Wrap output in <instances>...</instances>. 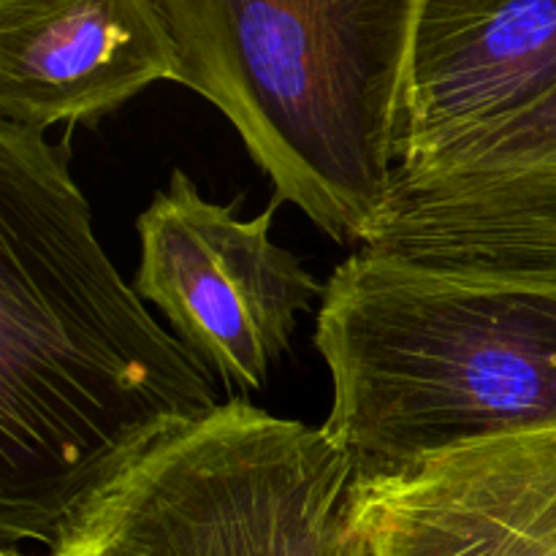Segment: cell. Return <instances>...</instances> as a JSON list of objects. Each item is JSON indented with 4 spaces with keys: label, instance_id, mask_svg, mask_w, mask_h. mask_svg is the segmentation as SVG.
Segmentation results:
<instances>
[{
    "label": "cell",
    "instance_id": "52a82bcc",
    "mask_svg": "<svg viewBox=\"0 0 556 556\" xmlns=\"http://www.w3.org/2000/svg\"><path fill=\"white\" fill-rule=\"evenodd\" d=\"M367 248L556 277V90L432 166L396 174Z\"/></svg>",
    "mask_w": 556,
    "mask_h": 556
},
{
    "label": "cell",
    "instance_id": "8992f818",
    "mask_svg": "<svg viewBox=\"0 0 556 556\" xmlns=\"http://www.w3.org/2000/svg\"><path fill=\"white\" fill-rule=\"evenodd\" d=\"M353 521L375 556H556V427L356 478Z\"/></svg>",
    "mask_w": 556,
    "mask_h": 556
},
{
    "label": "cell",
    "instance_id": "5b68a950",
    "mask_svg": "<svg viewBox=\"0 0 556 556\" xmlns=\"http://www.w3.org/2000/svg\"><path fill=\"white\" fill-rule=\"evenodd\" d=\"M237 217L242 195L228 206L206 201L193 179L174 168L168 188L136 220L141 261L134 291L155 304L174 334L228 391L266 386L291 348L299 313L326 286L293 253L271 242V217Z\"/></svg>",
    "mask_w": 556,
    "mask_h": 556
},
{
    "label": "cell",
    "instance_id": "ba28073f",
    "mask_svg": "<svg viewBox=\"0 0 556 556\" xmlns=\"http://www.w3.org/2000/svg\"><path fill=\"white\" fill-rule=\"evenodd\" d=\"M554 90L556 0H418L396 174L432 166Z\"/></svg>",
    "mask_w": 556,
    "mask_h": 556
},
{
    "label": "cell",
    "instance_id": "6da1fadb",
    "mask_svg": "<svg viewBox=\"0 0 556 556\" xmlns=\"http://www.w3.org/2000/svg\"><path fill=\"white\" fill-rule=\"evenodd\" d=\"M92 231L71 136L0 123V543L52 546L71 510L220 407Z\"/></svg>",
    "mask_w": 556,
    "mask_h": 556
},
{
    "label": "cell",
    "instance_id": "277c9868",
    "mask_svg": "<svg viewBox=\"0 0 556 556\" xmlns=\"http://www.w3.org/2000/svg\"><path fill=\"white\" fill-rule=\"evenodd\" d=\"M353 483L324 427L233 396L81 500L47 556H340Z\"/></svg>",
    "mask_w": 556,
    "mask_h": 556
},
{
    "label": "cell",
    "instance_id": "8fae6325",
    "mask_svg": "<svg viewBox=\"0 0 556 556\" xmlns=\"http://www.w3.org/2000/svg\"><path fill=\"white\" fill-rule=\"evenodd\" d=\"M0 556H33V554H25L22 548H3Z\"/></svg>",
    "mask_w": 556,
    "mask_h": 556
},
{
    "label": "cell",
    "instance_id": "30bf717a",
    "mask_svg": "<svg viewBox=\"0 0 556 556\" xmlns=\"http://www.w3.org/2000/svg\"><path fill=\"white\" fill-rule=\"evenodd\" d=\"M340 556H375L372 554V546H369L367 535L362 532V527L353 521V532H351V541H348V546L342 548Z\"/></svg>",
    "mask_w": 556,
    "mask_h": 556
},
{
    "label": "cell",
    "instance_id": "9c48e42d",
    "mask_svg": "<svg viewBox=\"0 0 556 556\" xmlns=\"http://www.w3.org/2000/svg\"><path fill=\"white\" fill-rule=\"evenodd\" d=\"M155 81H177L157 0H0V123L96 128Z\"/></svg>",
    "mask_w": 556,
    "mask_h": 556
},
{
    "label": "cell",
    "instance_id": "7a4b0ae2",
    "mask_svg": "<svg viewBox=\"0 0 556 556\" xmlns=\"http://www.w3.org/2000/svg\"><path fill=\"white\" fill-rule=\"evenodd\" d=\"M315 348L329 438L356 478L467 440L556 427V277L358 248L326 282Z\"/></svg>",
    "mask_w": 556,
    "mask_h": 556
},
{
    "label": "cell",
    "instance_id": "3957f363",
    "mask_svg": "<svg viewBox=\"0 0 556 556\" xmlns=\"http://www.w3.org/2000/svg\"><path fill=\"white\" fill-rule=\"evenodd\" d=\"M177 85L239 130L250 157L337 244L367 248L400 168L418 0H157Z\"/></svg>",
    "mask_w": 556,
    "mask_h": 556
}]
</instances>
